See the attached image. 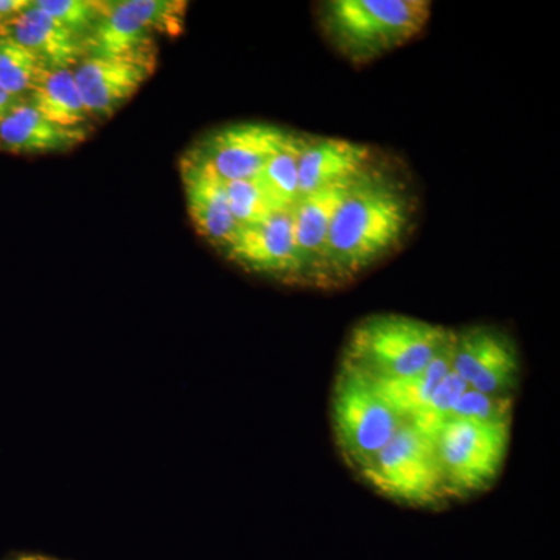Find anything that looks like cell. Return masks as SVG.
<instances>
[{"instance_id": "obj_1", "label": "cell", "mask_w": 560, "mask_h": 560, "mask_svg": "<svg viewBox=\"0 0 560 560\" xmlns=\"http://www.w3.org/2000/svg\"><path fill=\"white\" fill-rule=\"evenodd\" d=\"M416 202L405 180L372 161L349 184L329 232L331 283H341L390 256L407 238Z\"/></svg>"}, {"instance_id": "obj_2", "label": "cell", "mask_w": 560, "mask_h": 560, "mask_svg": "<svg viewBox=\"0 0 560 560\" xmlns=\"http://www.w3.org/2000/svg\"><path fill=\"white\" fill-rule=\"evenodd\" d=\"M427 0H327L316 18L327 43L353 66H364L415 39L429 24Z\"/></svg>"}, {"instance_id": "obj_3", "label": "cell", "mask_w": 560, "mask_h": 560, "mask_svg": "<svg viewBox=\"0 0 560 560\" xmlns=\"http://www.w3.org/2000/svg\"><path fill=\"white\" fill-rule=\"evenodd\" d=\"M452 334L451 329L411 316L372 315L350 331L342 361L372 381H404L425 370Z\"/></svg>"}, {"instance_id": "obj_4", "label": "cell", "mask_w": 560, "mask_h": 560, "mask_svg": "<svg viewBox=\"0 0 560 560\" xmlns=\"http://www.w3.org/2000/svg\"><path fill=\"white\" fill-rule=\"evenodd\" d=\"M401 423L374 382L342 361L331 394V425L350 469L359 475L366 469Z\"/></svg>"}, {"instance_id": "obj_5", "label": "cell", "mask_w": 560, "mask_h": 560, "mask_svg": "<svg viewBox=\"0 0 560 560\" xmlns=\"http://www.w3.org/2000/svg\"><path fill=\"white\" fill-rule=\"evenodd\" d=\"M372 489L412 508H436L451 499L434 438L404 422L388 444L360 471Z\"/></svg>"}, {"instance_id": "obj_6", "label": "cell", "mask_w": 560, "mask_h": 560, "mask_svg": "<svg viewBox=\"0 0 560 560\" xmlns=\"http://www.w3.org/2000/svg\"><path fill=\"white\" fill-rule=\"evenodd\" d=\"M511 427L452 418L434 433L451 499L478 495L495 485L510 451Z\"/></svg>"}, {"instance_id": "obj_7", "label": "cell", "mask_w": 560, "mask_h": 560, "mask_svg": "<svg viewBox=\"0 0 560 560\" xmlns=\"http://www.w3.org/2000/svg\"><path fill=\"white\" fill-rule=\"evenodd\" d=\"M187 2L117 0L105 2L102 20L90 33L86 55H119L156 44V36L178 35Z\"/></svg>"}, {"instance_id": "obj_8", "label": "cell", "mask_w": 560, "mask_h": 560, "mask_svg": "<svg viewBox=\"0 0 560 560\" xmlns=\"http://www.w3.org/2000/svg\"><path fill=\"white\" fill-rule=\"evenodd\" d=\"M452 371L469 389L514 397L521 382V353L506 330L466 327L453 334Z\"/></svg>"}, {"instance_id": "obj_9", "label": "cell", "mask_w": 560, "mask_h": 560, "mask_svg": "<svg viewBox=\"0 0 560 560\" xmlns=\"http://www.w3.org/2000/svg\"><path fill=\"white\" fill-rule=\"evenodd\" d=\"M156 44L119 55H86L73 68L92 119H108L140 90L156 68Z\"/></svg>"}, {"instance_id": "obj_10", "label": "cell", "mask_w": 560, "mask_h": 560, "mask_svg": "<svg viewBox=\"0 0 560 560\" xmlns=\"http://www.w3.org/2000/svg\"><path fill=\"white\" fill-rule=\"evenodd\" d=\"M290 138L291 131L275 125L245 121L210 132L190 153L224 183L254 179Z\"/></svg>"}, {"instance_id": "obj_11", "label": "cell", "mask_w": 560, "mask_h": 560, "mask_svg": "<svg viewBox=\"0 0 560 560\" xmlns=\"http://www.w3.org/2000/svg\"><path fill=\"white\" fill-rule=\"evenodd\" d=\"M224 256L254 275L298 282L291 208L272 210L265 219L242 228L237 241Z\"/></svg>"}, {"instance_id": "obj_12", "label": "cell", "mask_w": 560, "mask_h": 560, "mask_svg": "<svg viewBox=\"0 0 560 560\" xmlns=\"http://www.w3.org/2000/svg\"><path fill=\"white\" fill-rule=\"evenodd\" d=\"M352 180L307 195L291 208L298 282L315 287L334 285L329 268L330 223L338 202Z\"/></svg>"}, {"instance_id": "obj_13", "label": "cell", "mask_w": 560, "mask_h": 560, "mask_svg": "<svg viewBox=\"0 0 560 560\" xmlns=\"http://www.w3.org/2000/svg\"><path fill=\"white\" fill-rule=\"evenodd\" d=\"M180 179L195 230L210 245L226 253L242 231L228 200L226 183L191 153L180 160Z\"/></svg>"}, {"instance_id": "obj_14", "label": "cell", "mask_w": 560, "mask_h": 560, "mask_svg": "<svg viewBox=\"0 0 560 560\" xmlns=\"http://www.w3.org/2000/svg\"><path fill=\"white\" fill-rule=\"evenodd\" d=\"M375 160L370 145L337 138L300 135V200L315 191L355 179Z\"/></svg>"}, {"instance_id": "obj_15", "label": "cell", "mask_w": 560, "mask_h": 560, "mask_svg": "<svg viewBox=\"0 0 560 560\" xmlns=\"http://www.w3.org/2000/svg\"><path fill=\"white\" fill-rule=\"evenodd\" d=\"M0 36L35 54L49 69L75 68L84 57V39L31 2L13 20L0 24Z\"/></svg>"}, {"instance_id": "obj_16", "label": "cell", "mask_w": 560, "mask_h": 560, "mask_svg": "<svg viewBox=\"0 0 560 560\" xmlns=\"http://www.w3.org/2000/svg\"><path fill=\"white\" fill-rule=\"evenodd\" d=\"M86 131V127L66 128L54 124L31 101H24L0 121V151L14 154L58 153L83 142Z\"/></svg>"}, {"instance_id": "obj_17", "label": "cell", "mask_w": 560, "mask_h": 560, "mask_svg": "<svg viewBox=\"0 0 560 560\" xmlns=\"http://www.w3.org/2000/svg\"><path fill=\"white\" fill-rule=\"evenodd\" d=\"M455 334V330H453ZM453 334L444 349L438 353L436 359L418 375L404 381L374 382L382 396L388 400L404 422H412L422 416L427 405L433 397L434 390L452 372Z\"/></svg>"}, {"instance_id": "obj_18", "label": "cell", "mask_w": 560, "mask_h": 560, "mask_svg": "<svg viewBox=\"0 0 560 560\" xmlns=\"http://www.w3.org/2000/svg\"><path fill=\"white\" fill-rule=\"evenodd\" d=\"M28 101L46 119L61 127H86L92 120L77 88L72 68L47 70Z\"/></svg>"}, {"instance_id": "obj_19", "label": "cell", "mask_w": 560, "mask_h": 560, "mask_svg": "<svg viewBox=\"0 0 560 560\" xmlns=\"http://www.w3.org/2000/svg\"><path fill=\"white\" fill-rule=\"evenodd\" d=\"M47 70L49 68L31 50L10 39L0 40V88L7 94L28 101Z\"/></svg>"}, {"instance_id": "obj_20", "label": "cell", "mask_w": 560, "mask_h": 560, "mask_svg": "<svg viewBox=\"0 0 560 560\" xmlns=\"http://www.w3.org/2000/svg\"><path fill=\"white\" fill-rule=\"evenodd\" d=\"M298 153H300V132H291L287 145L271 158L267 167L257 176L261 189L268 195L276 209L293 208L300 201Z\"/></svg>"}, {"instance_id": "obj_21", "label": "cell", "mask_w": 560, "mask_h": 560, "mask_svg": "<svg viewBox=\"0 0 560 560\" xmlns=\"http://www.w3.org/2000/svg\"><path fill=\"white\" fill-rule=\"evenodd\" d=\"M35 5L84 40L105 11V2L97 0H35Z\"/></svg>"}, {"instance_id": "obj_22", "label": "cell", "mask_w": 560, "mask_h": 560, "mask_svg": "<svg viewBox=\"0 0 560 560\" xmlns=\"http://www.w3.org/2000/svg\"><path fill=\"white\" fill-rule=\"evenodd\" d=\"M514 397L489 396L467 388L456 404L452 418L481 423H512Z\"/></svg>"}, {"instance_id": "obj_23", "label": "cell", "mask_w": 560, "mask_h": 560, "mask_svg": "<svg viewBox=\"0 0 560 560\" xmlns=\"http://www.w3.org/2000/svg\"><path fill=\"white\" fill-rule=\"evenodd\" d=\"M228 200H230L232 213L242 228L257 223L265 219L272 210L270 198L261 189L257 178L246 180H232L226 183Z\"/></svg>"}, {"instance_id": "obj_24", "label": "cell", "mask_w": 560, "mask_h": 560, "mask_svg": "<svg viewBox=\"0 0 560 560\" xmlns=\"http://www.w3.org/2000/svg\"><path fill=\"white\" fill-rule=\"evenodd\" d=\"M466 389V383L460 381L458 375L453 374L452 371L451 374L442 381L441 385L438 386V389L434 390L433 397H431L422 416L412 420L410 423L425 431L430 436H434V433H436L447 420L452 419L456 404H458L460 396H463Z\"/></svg>"}, {"instance_id": "obj_25", "label": "cell", "mask_w": 560, "mask_h": 560, "mask_svg": "<svg viewBox=\"0 0 560 560\" xmlns=\"http://www.w3.org/2000/svg\"><path fill=\"white\" fill-rule=\"evenodd\" d=\"M32 0H0V24L13 20L31 7Z\"/></svg>"}, {"instance_id": "obj_26", "label": "cell", "mask_w": 560, "mask_h": 560, "mask_svg": "<svg viewBox=\"0 0 560 560\" xmlns=\"http://www.w3.org/2000/svg\"><path fill=\"white\" fill-rule=\"evenodd\" d=\"M20 98L13 97V95L7 94L5 91L0 88V121L5 119L7 116L20 105Z\"/></svg>"}, {"instance_id": "obj_27", "label": "cell", "mask_w": 560, "mask_h": 560, "mask_svg": "<svg viewBox=\"0 0 560 560\" xmlns=\"http://www.w3.org/2000/svg\"><path fill=\"white\" fill-rule=\"evenodd\" d=\"M21 560H57V559H49V558H24Z\"/></svg>"}, {"instance_id": "obj_28", "label": "cell", "mask_w": 560, "mask_h": 560, "mask_svg": "<svg viewBox=\"0 0 560 560\" xmlns=\"http://www.w3.org/2000/svg\"><path fill=\"white\" fill-rule=\"evenodd\" d=\"M0 40H2V38H0Z\"/></svg>"}]
</instances>
